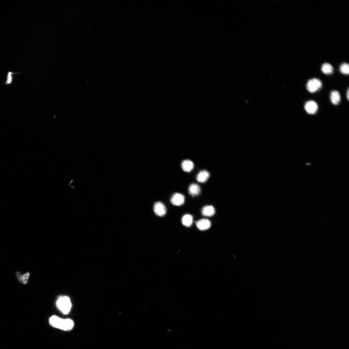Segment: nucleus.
Wrapping results in <instances>:
<instances>
[{"label":"nucleus","instance_id":"obj_8","mask_svg":"<svg viewBox=\"0 0 349 349\" xmlns=\"http://www.w3.org/2000/svg\"><path fill=\"white\" fill-rule=\"evenodd\" d=\"M210 177L209 173L206 170L200 171L197 177V179L199 182L205 183L207 180Z\"/></svg>","mask_w":349,"mask_h":349},{"label":"nucleus","instance_id":"obj_2","mask_svg":"<svg viewBox=\"0 0 349 349\" xmlns=\"http://www.w3.org/2000/svg\"><path fill=\"white\" fill-rule=\"evenodd\" d=\"M57 307L64 314H68L72 307V303L70 299L67 296H63L59 297L56 302Z\"/></svg>","mask_w":349,"mask_h":349},{"label":"nucleus","instance_id":"obj_4","mask_svg":"<svg viewBox=\"0 0 349 349\" xmlns=\"http://www.w3.org/2000/svg\"><path fill=\"white\" fill-rule=\"evenodd\" d=\"M154 211L156 215L160 217L165 215L166 212L165 206L160 202H158L155 203L154 206Z\"/></svg>","mask_w":349,"mask_h":349},{"label":"nucleus","instance_id":"obj_17","mask_svg":"<svg viewBox=\"0 0 349 349\" xmlns=\"http://www.w3.org/2000/svg\"><path fill=\"white\" fill-rule=\"evenodd\" d=\"M340 72L345 75H348L349 72V64L346 63H343L340 67Z\"/></svg>","mask_w":349,"mask_h":349},{"label":"nucleus","instance_id":"obj_14","mask_svg":"<svg viewBox=\"0 0 349 349\" xmlns=\"http://www.w3.org/2000/svg\"><path fill=\"white\" fill-rule=\"evenodd\" d=\"M321 70L325 74H330L333 73V68L331 64L325 63L322 65Z\"/></svg>","mask_w":349,"mask_h":349},{"label":"nucleus","instance_id":"obj_7","mask_svg":"<svg viewBox=\"0 0 349 349\" xmlns=\"http://www.w3.org/2000/svg\"><path fill=\"white\" fill-rule=\"evenodd\" d=\"M196 225L199 230L204 231L208 230L210 228L211 223L208 219H202L197 222Z\"/></svg>","mask_w":349,"mask_h":349},{"label":"nucleus","instance_id":"obj_6","mask_svg":"<svg viewBox=\"0 0 349 349\" xmlns=\"http://www.w3.org/2000/svg\"><path fill=\"white\" fill-rule=\"evenodd\" d=\"M318 106L317 103L313 101L307 102L305 105V109L307 112L310 114H315L318 111Z\"/></svg>","mask_w":349,"mask_h":349},{"label":"nucleus","instance_id":"obj_1","mask_svg":"<svg viewBox=\"0 0 349 349\" xmlns=\"http://www.w3.org/2000/svg\"><path fill=\"white\" fill-rule=\"evenodd\" d=\"M49 323L52 326L64 331H70L74 327V321L69 319H62L54 315L49 319Z\"/></svg>","mask_w":349,"mask_h":349},{"label":"nucleus","instance_id":"obj_16","mask_svg":"<svg viewBox=\"0 0 349 349\" xmlns=\"http://www.w3.org/2000/svg\"><path fill=\"white\" fill-rule=\"evenodd\" d=\"M17 74H18V73H14L9 71L6 75V80L4 82V85L5 86H9L11 85L14 81V75Z\"/></svg>","mask_w":349,"mask_h":349},{"label":"nucleus","instance_id":"obj_10","mask_svg":"<svg viewBox=\"0 0 349 349\" xmlns=\"http://www.w3.org/2000/svg\"><path fill=\"white\" fill-rule=\"evenodd\" d=\"M189 191L190 195L193 197H195L199 195L201 191V190L198 185L194 183L190 186Z\"/></svg>","mask_w":349,"mask_h":349},{"label":"nucleus","instance_id":"obj_9","mask_svg":"<svg viewBox=\"0 0 349 349\" xmlns=\"http://www.w3.org/2000/svg\"><path fill=\"white\" fill-rule=\"evenodd\" d=\"M215 209L212 206H205L202 210V214L205 216H212L215 215Z\"/></svg>","mask_w":349,"mask_h":349},{"label":"nucleus","instance_id":"obj_13","mask_svg":"<svg viewBox=\"0 0 349 349\" xmlns=\"http://www.w3.org/2000/svg\"><path fill=\"white\" fill-rule=\"evenodd\" d=\"M193 218L190 215H184L182 219V223L183 224L187 227H190L193 223Z\"/></svg>","mask_w":349,"mask_h":349},{"label":"nucleus","instance_id":"obj_15","mask_svg":"<svg viewBox=\"0 0 349 349\" xmlns=\"http://www.w3.org/2000/svg\"><path fill=\"white\" fill-rule=\"evenodd\" d=\"M30 275L29 273H27L23 275H22L19 272H18L17 274V276L19 282L22 283L26 284L28 282Z\"/></svg>","mask_w":349,"mask_h":349},{"label":"nucleus","instance_id":"obj_12","mask_svg":"<svg viewBox=\"0 0 349 349\" xmlns=\"http://www.w3.org/2000/svg\"><path fill=\"white\" fill-rule=\"evenodd\" d=\"M331 101L333 104L336 105L339 104L340 101L341 97L339 93L337 90L331 92L330 95Z\"/></svg>","mask_w":349,"mask_h":349},{"label":"nucleus","instance_id":"obj_5","mask_svg":"<svg viewBox=\"0 0 349 349\" xmlns=\"http://www.w3.org/2000/svg\"><path fill=\"white\" fill-rule=\"evenodd\" d=\"M185 198L182 194L179 193L174 194L171 199V202L174 205L180 206L184 203Z\"/></svg>","mask_w":349,"mask_h":349},{"label":"nucleus","instance_id":"obj_11","mask_svg":"<svg viewBox=\"0 0 349 349\" xmlns=\"http://www.w3.org/2000/svg\"><path fill=\"white\" fill-rule=\"evenodd\" d=\"M194 166L193 163L189 160H184L182 164V169L186 172H191L193 169Z\"/></svg>","mask_w":349,"mask_h":349},{"label":"nucleus","instance_id":"obj_18","mask_svg":"<svg viewBox=\"0 0 349 349\" xmlns=\"http://www.w3.org/2000/svg\"><path fill=\"white\" fill-rule=\"evenodd\" d=\"M349 90L348 89V90H347V99H348V100H349Z\"/></svg>","mask_w":349,"mask_h":349},{"label":"nucleus","instance_id":"obj_3","mask_svg":"<svg viewBox=\"0 0 349 349\" xmlns=\"http://www.w3.org/2000/svg\"><path fill=\"white\" fill-rule=\"evenodd\" d=\"M322 86L321 81L318 79L313 78L309 80L307 85V88L310 93H314L319 90Z\"/></svg>","mask_w":349,"mask_h":349}]
</instances>
